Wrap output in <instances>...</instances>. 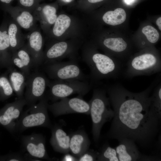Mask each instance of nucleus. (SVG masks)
<instances>
[{
    "instance_id": "nucleus-1",
    "label": "nucleus",
    "mask_w": 161,
    "mask_h": 161,
    "mask_svg": "<svg viewBox=\"0 0 161 161\" xmlns=\"http://www.w3.org/2000/svg\"><path fill=\"white\" fill-rule=\"evenodd\" d=\"M154 83L138 93L131 92L119 84L108 89L114 113L108 137L119 141L130 139L144 148L150 145L159 131L161 118L151 105L150 95Z\"/></svg>"
},
{
    "instance_id": "nucleus-2",
    "label": "nucleus",
    "mask_w": 161,
    "mask_h": 161,
    "mask_svg": "<svg viewBox=\"0 0 161 161\" xmlns=\"http://www.w3.org/2000/svg\"><path fill=\"white\" fill-rule=\"evenodd\" d=\"M106 93V91L104 89L94 88L92 98L89 102L90 114L92 122V133L95 142L99 140L103 125L110 120L114 116V111L111 108L110 103Z\"/></svg>"
},
{
    "instance_id": "nucleus-3",
    "label": "nucleus",
    "mask_w": 161,
    "mask_h": 161,
    "mask_svg": "<svg viewBox=\"0 0 161 161\" xmlns=\"http://www.w3.org/2000/svg\"><path fill=\"white\" fill-rule=\"evenodd\" d=\"M84 60L90 70L92 82L110 78H115L122 71L121 63L109 56L98 53L85 56Z\"/></svg>"
},
{
    "instance_id": "nucleus-4",
    "label": "nucleus",
    "mask_w": 161,
    "mask_h": 161,
    "mask_svg": "<svg viewBox=\"0 0 161 161\" xmlns=\"http://www.w3.org/2000/svg\"><path fill=\"white\" fill-rule=\"evenodd\" d=\"M48 98L44 96L38 102L28 108L18 119L16 131L22 132L35 127H43L51 129L52 127L48 112Z\"/></svg>"
},
{
    "instance_id": "nucleus-5",
    "label": "nucleus",
    "mask_w": 161,
    "mask_h": 161,
    "mask_svg": "<svg viewBox=\"0 0 161 161\" xmlns=\"http://www.w3.org/2000/svg\"><path fill=\"white\" fill-rule=\"evenodd\" d=\"M160 58L155 53L147 52L133 57L126 64V77L131 78L139 75H149L160 72Z\"/></svg>"
},
{
    "instance_id": "nucleus-6",
    "label": "nucleus",
    "mask_w": 161,
    "mask_h": 161,
    "mask_svg": "<svg viewBox=\"0 0 161 161\" xmlns=\"http://www.w3.org/2000/svg\"><path fill=\"white\" fill-rule=\"evenodd\" d=\"M51 99L55 100L66 97L74 94L83 97L90 90L91 86L86 81L76 80H54L49 81Z\"/></svg>"
},
{
    "instance_id": "nucleus-7",
    "label": "nucleus",
    "mask_w": 161,
    "mask_h": 161,
    "mask_svg": "<svg viewBox=\"0 0 161 161\" xmlns=\"http://www.w3.org/2000/svg\"><path fill=\"white\" fill-rule=\"evenodd\" d=\"M45 65V72L50 78L54 80L86 81L87 78L78 64L74 61L65 62L56 61Z\"/></svg>"
},
{
    "instance_id": "nucleus-8",
    "label": "nucleus",
    "mask_w": 161,
    "mask_h": 161,
    "mask_svg": "<svg viewBox=\"0 0 161 161\" xmlns=\"http://www.w3.org/2000/svg\"><path fill=\"white\" fill-rule=\"evenodd\" d=\"M78 95L72 98H61L58 102L47 104L49 110L55 117L72 113H82L89 115L90 105Z\"/></svg>"
},
{
    "instance_id": "nucleus-9",
    "label": "nucleus",
    "mask_w": 161,
    "mask_h": 161,
    "mask_svg": "<svg viewBox=\"0 0 161 161\" xmlns=\"http://www.w3.org/2000/svg\"><path fill=\"white\" fill-rule=\"evenodd\" d=\"M49 82L44 74L38 72L30 74L26 78L24 98L28 107L35 104L44 97Z\"/></svg>"
},
{
    "instance_id": "nucleus-10",
    "label": "nucleus",
    "mask_w": 161,
    "mask_h": 161,
    "mask_svg": "<svg viewBox=\"0 0 161 161\" xmlns=\"http://www.w3.org/2000/svg\"><path fill=\"white\" fill-rule=\"evenodd\" d=\"M0 8L9 14L21 28L30 31L37 27L33 13L25 9L4 4L0 5Z\"/></svg>"
},
{
    "instance_id": "nucleus-11",
    "label": "nucleus",
    "mask_w": 161,
    "mask_h": 161,
    "mask_svg": "<svg viewBox=\"0 0 161 161\" xmlns=\"http://www.w3.org/2000/svg\"><path fill=\"white\" fill-rule=\"evenodd\" d=\"M23 147L32 157L49 160L45 146V139L42 134L34 133L22 137Z\"/></svg>"
},
{
    "instance_id": "nucleus-12",
    "label": "nucleus",
    "mask_w": 161,
    "mask_h": 161,
    "mask_svg": "<svg viewBox=\"0 0 161 161\" xmlns=\"http://www.w3.org/2000/svg\"><path fill=\"white\" fill-rule=\"evenodd\" d=\"M26 105L24 97L18 99L7 104L2 109L0 116V123L7 127L10 131H16L17 122L24 106Z\"/></svg>"
},
{
    "instance_id": "nucleus-13",
    "label": "nucleus",
    "mask_w": 161,
    "mask_h": 161,
    "mask_svg": "<svg viewBox=\"0 0 161 161\" xmlns=\"http://www.w3.org/2000/svg\"><path fill=\"white\" fill-rule=\"evenodd\" d=\"M25 44L32 57L33 67H38L43 64V40L41 33L37 27L26 35Z\"/></svg>"
},
{
    "instance_id": "nucleus-14",
    "label": "nucleus",
    "mask_w": 161,
    "mask_h": 161,
    "mask_svg": "<svg viewBox=\"0 0 161 161\" xmlns=\"http://www.w3.org/2000/svg\"><path fill=\"white\" fill-rule=\"evenodd\" d=\"M8 22L4 21L0 26V68L13 67L7 31Z\"/></svg>"
},
{
    "instance_id": "nucleus-15",
    "label": "nucleus",
    "mask_w": 161,
    "mask_h": 161,
    "mask_svg": "<svg viewBox=\"0 0 161 161\" xmlns=\"http://www.w3.org/2000/svg\"><path fill=\"white\" fill-rule=\"evenodd\" d=\"M115 148L120 161H134L142 160V156L135 143L132 140L124 138Z\"/></svg>"
},
{
    "instance_id": "nucleus-16",
    "label": "nucleus",
    "mask_w": 161,
    "mask_h": 161,
    "mask_svg": "<svg viewBox=\"0 0 161 161\" xmlns=\"http://www.w3.org/2000/svg\"><path fill=\"white\" fill-rule=\"evenodd\" d=\"M51 136L50 143L53 150L55 151L66 154L70 151V136L58 125L52 127Z\"/></svg>"
},
{
    "instance_id": "nucleus-17",
    "label": "nucleus",
    "mask_w": 161,
    "mask_h": 161,
    "mask_svg": "<svg viewBox=\"0 0 161 161\" xmlns=\"http://www.w3.org/2000/svg\"><path fill=\"white\" fill-rule=\"evenodd\" d=\"M70 136V151L78 159L89 149L90 141L87 134L82 130H78Z\"/></svg>"
},
{
    "instance_id": "nucleus-18",
    "label": "nucleus",
    "mask_w": 161,
    "mask_h": 161,
    "mask_svg": "<svg viewBox=\"0 0 161 161\" xmlns=\"http://www.w3.org/2000/svg\"><path fill=\"white\" fill-rule=\"evenodd\" d=\"M12 62L13 66L19 68L27 78L33 67L32 60L25 44L22 47L12 53Z\"/></svg>"
},
{
    "instance_id": "nucleus-19",
    "label": "nucleus",
    "mask_w": 161,
    "mask_h": 161,
    "mask_svg": "<svg viewBox=\"0 0 161 161\" xmlns=\"http://www.w3.org/2000/svg\"><path fill=\"white\" fill-rule=\"evenodd\" d=\"M56 9L54 6L50 4H39L33 14L42 27L45 29L46 26L54 24L57 18Z\"/></svg>"
},
{
    "instance_id": "nucleus-20",
    "label": "nucleus",
    "mask_w": 161,
    "mask_h": 161,
    "mask_svg": "<svg viewBox=\"0 0 161 161\" xmlns=\"http://www.w3.org/2000/svg\"><path fill=\"white\" fill-rule=\"evenodd\" d=\"M7 24L8 34L12 53L25 44L26 36L22 33L21 28L13 19L8 22Z\"/></svg>"
},
{
    "instance_id": "nucleus-21",
    "label": "nucleus",
    "mask_w": 161,
    "mask_h": 161,
    "mask_svg": "<svg viewBox=\"0 0 161 161\" xmlns=\"http://www.w3.org/2000/svg\"><path fill=\"white\" fill-rule=\"evenodd\" d=\"M68 48V44L65 42H59L52 44L44 53L43 64L56 61L66 54Z\"/></svg>"
},
{
    "instance_id": "nucleus-22",
    "label": "nucleus",
    "mask_w": 161,
    "mask_h": 161,
    "mask_svg": "<svg viewBox=\"0 0 161 161\" xmlns=\"http://www.w3.org/2000/svg\"><path fill=\"white\" fill-rule=\"evenodd\" d=\"M9 70V78L18 98L24 97V91L25 87L26 78L21 72H19L13 67L7 69Z\"/></svg>"
},
{
    "instance_id": "nucleus-23",
    "label": "nucleus",
    "mask_w": 161,
    "mask_h": 161,
    "mask_svg": "<svg viewBox=\"0 0 161 161\" xmlns=\"http://www.w3.org/2000/svg\"><path fill=\"white\" fill-rule=\"evenodd\" d=\"M126 17L125 10L123 8H119L114 11H109L106 13L103 17V19L106 23L115 26L124 22Z\"/></svg>"
},
{
    "instance_id": "nucleus-24",
    "label": "nucleus",
    "mask_w": 161,
    "mask_h": 161,
    "mask_svg": "<svg viewBox=\"0 0 161 161\" xmlns=\"http://www.w3.org/2000/svg\"><path fill=\"white\" fill-rule=\"evenodd\" d=\"M104 47L109 51L116 54H122L127 49L126 42L121 38H109L103 43Z\"/></svg>"
},
{
    "instance_id": "nucleus-25",
    "label": "nucleus",
    "mask_w": 161,
    "mask_h": 161,
    "mask_svg": "<svg viewBox=\"0 0 161 161\" xmlns=\"http://www.w3.org/2000/svg\"><path fill=\"white\" fill-rule=\"evenodd\" d=\"M9 70L0 75V100H4L11 97L14 92L8 76Z\"/></svg>"
},
{
    "instance_id": "nucleus-26",
    "label": "nucleus",
    "mask_w": 161,
    "mask_h": 161,
    "mask_svg": "<svg viewBox=\"0 0 161 161\" xmlns=\"http://www.w3.org/2000/svg\"><path fill=\"white\" fill-rule=\"evenodd\" d=\"M70 18L64 14H61L58 17L54 23L52 32L56 37L61 35L70 25Z\"/></svg>"
},
{
    "instance_id": "nucleus-27",
    "label": "nucleus",
    "mask_w": 161,
    "mask_h": 161,
    "mask_svg": "<svg viewBox=\"0 0 161 161\" xmlns=\"http://www.w3.org/2000/svg\"><path fill=\"white\" fill-rule=\"evenodd\" d=\"M97 161H119L115 148L109 144H105L99 152H98Z\"/></svg>"
},
{
    "instance_id": "nucleus-28",
    "label": "nucleus",
    "mask_w": 161,
    "mask_h": 161,
    "mask_svg": "<svg viewBox=\"0 0 161 161\" xmlns=\"http://www.w3.org/2000/svg\"><path fill=\"white\" fill-rule=\"evenodd\" d=\"M151 106L158 116H161V82L155 89L151 96Z\"/></svg>"
},
{
    "instance_id": "nucleus-29",
    "label": "nucleus",
    "mask_w": 161,
    "mask_h": 161,
    "mask_svg": "<svg viewBox=\"0 0 161 161\" xmlns=\"http://www.w3.org/2000/svg\"><path fill=\"white\" fill-rule=\"evenodd\" d=\"M142 32L145 35L148 41L151 43H155L159 39V34L158 31L152 26L148 25L143 27Z\"/></svg>"
},
{
    "instance_id": "nucleus-30",
    "label": "nucleus",
    "mask_w": 161,
    "mask_h": 161,
    "mask_svg": "<svg viewBox=\"0 0 161 161\" xmlns=\"http://www.w3.org/2000/svg\"><path fill=\"white\" fill-rule=\"evenodd\" d=\"M42 0H17L18 6L33 13Z\"/></svg>"
},
{
    "instance_id": "nucleus-31",
    "label": "nucleus",
    "mask_w": 161,
    "mask_h": 161,
    "mask_svg": "<svg viewBox=\"0 0 161 161\" xmlns=\"http://www.w3.org/2000/svg\"><path fill=\"white\" fill-rule=\"evenodd\" d=\"M98 152L89 149L78 159L80 161H97Z\"/></svg>"
},
{
    "instance_id": "nucleus-32",
    "label": "nucleus",
    "mask_w": 161,
    "mask_h": 161,
    "mask_svg": "<svg viewBox=\"0 0 161 161\" xmlns=\"http://www.w3.org/2000/svg\"><path fill=\"white\" fill-rule=\"evenodd\" d=\"M65 155L62 158V161H78V158L68 153L65 154Z\"/></svg>"
},
{
    "instance_id": "nucleus-33",
    "label": "nucleus",
    "mask_w": 161,
    "mask_h": 161,
    "mask_svg": "<svg viewBox=\"0 0 161 161\" xmlns=\"http://www.w3.org/2000/svg\"><path fill=\"white\" fill-rule=\"evenodd\" d=\"M156 23L158 26L159 30H161V17H159L156 20Z\"/></svg>"
},
{
    "instance_id": "nucleus-34",
    "label": "nucleus",
    "mask_w": 161,
    "mask_h": 161,
    "mask_svg": "<svg viewBox=\"0 0 161 161\" xmlns=\"http://www.w3.org/2000/svg\"><path fill=\"white\" fill-rule=\"evenodd\" d=\"M14 0H0V2L2 4H10V3Z\"/></svg>"
},
{
    "instance_id": "nucleus-35",
    "label": "nucleus",
    "mask_w": 161,
    "mask_h": 161,
    "mask_svg": "<svg viewBox=\"0 0 161 161\" xmlns=\"http://www.w3.org/2000/svg\"><path fill=\"white\" fill-rule=\"evenodd\" d=\"M135 0H124V2L128 5H131L135 1Z\"/></svg>"
},
{
    "instance_id": "nucleus-36",
    "label": "nucleus",
    "mask_w": 161,
    "mask_h": 161,
    "mask_svg": "<svg viewBox=\"0 0 161 161\" xmlns=\"http://www.w3.org/2000/svg\"><path fill=\"white\" fill-rule=\"evenodd\" d=\"M104 0H87V1L91 3H95L102 1Z\"/></svg>"
}]
</instances>
